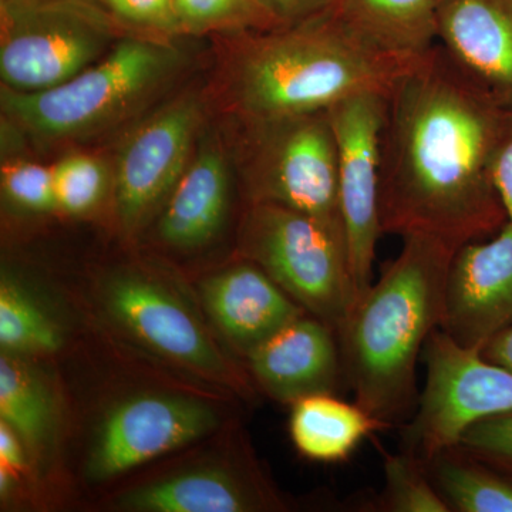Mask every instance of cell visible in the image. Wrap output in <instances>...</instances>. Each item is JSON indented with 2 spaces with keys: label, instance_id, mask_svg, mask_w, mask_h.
Wrapping results in <instances>:
<instances>
[{
  "label": "cell",
  "instance_id": "obj_15",
  "mask_svg": "<svg viewBox=\"0 0 512 512\" xmlns=\"http://www.w3.org/2000/svg\"><path fill=\"white\" fill-rule=\"evenodd\" d=\"M256 383L282 403L312 394H332L343 373L336 330L303 315L248 353Z\"/></svg>",
  "mask_w": 512,
  "mask_h": 512
},
{
  "label": "cell",
  "instance_id": "obj_30",
  "mask_svg": "<svg viewBox=\"0 0 512 512\" xmlns=\"http://www.w3.org/2000/svg\"><path fill=\"white\" fill-rule=\"evenodd\" d=\"M493 181L507 221L512 224V114L505 119L493 158Z\"/></svg>",
  "mask_w": 512,
  "mask_h": 512
},
{
  "label": "cell",
  "instance_id": "obj_16",
  "mask_svg": "<svg viewBox=\"0 0 512 512\" xmlns=\"http://www.w3.org/2000/svg\"><path fill=\"white\" fill-rule=\"evenodd\" d=\"M201 298L212 322L247 356L306 315L288 292L251 261L208 278L201 285Z\"/></svg>",
  "mask_w": 512,
  "mask_h": 512
},
{
  "label": "cell",
  "instance_id": "obj_2",
  "mask_svg": "<svg viewBox=\"0 0 512 512\" xmlns=\"http://www.w3.org/2000/svg\"><path fill=\"white\" fill-rule=\"evenodd\" d=\"M403 239L400 254L336 332L356 403L384 427L402 426L416 410L417 360L440 326L448 268L458 249L427 235Z\"/></svg>",
  "mask_w": 512,
  "mask_h": 512
},
{
  "label": "cell",
  "instance_id": "obj_8",
  "mask_svg": "<svg viewBox=\"0 0 512 512\" xmlns=\"http://www.w3.org/2000/svg\"><path fill=\"white\" fill-rule=\"evenodd\" d=\"M252 124L258 128L252 200L291 208L343 231L338 146L328 111Z\"/></svg>",
  "mask_w": 512,
  "mask_h": 512
},
{
  "label": "cell",
  "instance_id": "obj_32",
  "mask_svg": "<svg viewBox=\"0 0 512 512\" xmlns=\"http://www.w3.org/2000/svg\"><path fill=\"white\" fill-rule=\"evenodd\" d=\"M23 441L8 424L0 421V461L2 467L9 471H19L25 467V451H23Z\"/></svg>",
  "mask_w": 512,
  "mask_h": 512
},
{
  "label": "cell",
  "instance_id": "obj_27",
  "mask_svg": "<svg viewBox=\"0 0 512 512\" xmlns=\"http://www.w3.org/2000/svg\"><path fill=\"white\" fill-rule=\"evenodd\" d=\"M2 190L5 197L20 210H56L52 167L32 161H9L2 167Z\"/></svg>",
  "mask_w": 512,
  "mask_h": 512
},
{
  "label": "cell",
  "instance_id": "obj_11",
  "mask_svg": "<svg viewBox=\"0 0 512 512\" xmlns=\"http://www.w3.org/2000/svg\"><path fill=\"white\" fill-rule=\"evenodd\" d=\"M103 302L121 328L158 355L215 382L242 386L197 318L154 279L114 275L104 285Z\"/></svg>",
  "mask_w": 512,
  "mask_h": 512
},
{
  "label": "cell",
  "instance_id": "obj_28",
  "mask_svg": "<svg viewBox=\"0 0 512 512\" xmlns=\"http://www.w3.org/2000/svg\"><path fill=\"white\" fill-rule=\"evenodd\" d=\"M457 447L490 466L512 474V412L473 424Z\"/></svg>",
  "mask_w": 512,
  "mask_h": 512
},
{
  "label": "cell",
  "instance_id": "obj_12",
  "mask_svg": "<svg viewBox=\"0 0 512 512\" xmlns=\"http://www.w3.org/2000/svg\"><path fill=\"white\" fill-rule=\"evenodd\" d=\"M200 124V104L175 101L134 131L121 150L114 200L121 224L133 231L170 197L188 165Z\"/></svg>",
  "mask_w": 512,
  "mask_h": 512
},
{
  "label": "cell",
  "instance_id": "obj_26",
  "mask_svg": "<svg viewBox=\"0 0 512 512\" xmlns=\"http://www.w3.org/2000/svg\"><path fill=\"white\" fill-rule=\"evenodd\" d=\"M174 6L181 30L269 22L259 0H174Z\"/></svg>",
  "mask_w": 512,
  "mask_h": 512
},
{
  "label": "cell",
  "instance_id": "obj_23",
  "mask_svg": "<svg viewBox=\"0 0 512 512\" xmlns=\"http://www.w3.org/2000/svg\"><path fill=\"white\" fill-rule=\"evenodd\" d=\"M0 345L10 355H47L62 346V333L39 302L9 276L0 284Z\"/></svg>",
  "mask_w": 512,
  "mask_h": 512
},
{
  "label": "cell",
  "instance_id": "obj_4",
  "mask_svg": "<svg viewBox=\"0 0 512 512\" xmlns=\"http://www.w3.org/2000/svg\"><path fill=\"white\" fill-rule=\"evenodd\" d=\"M178 63L173 47L126 39L59 86L39 92L2 90L6 116L29 133L76 137L119 119L163 82Z\"/></svg>",
  "mask_w": 512,
  "mask_h": 512
},
{
  "label": "cell",
  "instance_id": "obj_1",
  "mask_svg": "<svg viewBox=\"0 0 512 512\" xmlns=\"http://www.w3.org/2000/svg\"><path fill=\"white\" fill-rule=\"evenodd\" d=\"M508 114L440 47L414 60L386 94L380 160L383 234L427 235L460 248L503 227L493 158Z\"/></svg>",
  "mask_w": 512,
  "mask_h": 512
},
{
  "label": "cell",
  "instance_id": "obj_33",
  "mask_svg": "<svg viewBox=\"0 0 512 512\" xmlns=\"http://www.w3.org/2000/svg\"><path fill=\"white\" fill-rule=\"evenodd\" d=\"M481 353L485 359L512 372V325L494 336Z\"/></svg>",
  "mask_w": 512,
  "mask_h": 512
},
{
  "label": "cell",
  "instance_id": "obj_29",
  "mask_svg": "<svg viewBox=\"0 0 512 512\" xmlns=\"http://www.w3.org/2000/svg\"><path fill=\"white\" fill-rule=\"evenodd\" d=\"M114 18L140 28L177 32L181 30L174 0H96Z\"/></svg>",
  "mask_w": 512,
  "mask_h": 512
},
{
  "label": "cell",
  "instance_id": "obj_25",
  "mask_svg": "<svg viewBox=\"0 0 512 512\" xmlns=\"http://www.w3.org/2000/svg\"><path fill=\"white\" fill-rule=\"evenodd\" d=\"M57 210L70 215L92 211L107 188V170L100 160L84 154L62 158L52 167Z\"/></svg>",
  "mask_w": 512,
  "mask_h": 512
},
{
  "label": "cell",
  "instance_id": "obj_14",
  "mask_svg": "<svg viewBox=\"0 0 512 512\" xmlns=\"http://www.w3.org/2000/svg\"><path fill=\"white\" fill-rule=\"evenodd\" d=\"M437 39L454 69L512 114V0H441Z\"/></svg>",
  "mask_w": 512,
  "mask_h": 512
},
{
  "label": "cell",
  "instance_id": "obj_22",
  "mask_svg": "<svg viewBox=\"0 0 512 512\" xmlns=\"http://www.w3.org/2000/svg\"><path fill=\"white\" fill-rule=\"evenodd\" d=\"M0 419L33 451L45 448L55 436L56 406L49 386L10 353L0 360Z\"/></svg>",
  "mask_w": 512,
  "mask_h": 512
},
{
  "label": "cell",
  "instance_id": "obj_10",
  "mask_svg": "<svg viewBox=\"0 0 512 512\" xmlns=\"http://www.w3.org/2000/svg\"><path fill=\"white\" fill-rule=\"evenodd\" d=\"M217 413L192 397L137 394L101 421L89 458V476L110 480L147 461L187 446L215 429Z\"/></svg>",
  "mask_w": 512,
  "mask_h": 512
},
{
  "label": "cell",
  "instance_id": "obj_18",
  "mask_svg": "<svg viewBox=\"0 0 512 512\" xmlns=\"http://www.w3.org/2000/svg\"><path fill=\"white\" fill-rule=\"evenodd\" d=\"M119 505L143 512H245L271 510L279 503L259 483L220 468H197L128 491Z\"/></svg>",
  "mask_w": 512,
  "mask_h": 512
},
{
  "label": "cell",
  "instance_id": "obj_3",
  "mask_svg": "<svg viewBox=\"0 0 512 512\" xmlns=\"http://www.w3.org/2000/svg\"><path fill=\"white\" fill-rule=\"evenodd\" d=\"M413 62L367 45L330 9L249 40L235 99L252 123L323 113L359 94L389 92Z\"/></svg>",
  "mask_w": 512,
  "mask_h": 512
},
{
  "label": "cell",
  "instance_id": "obj_31",
  "mask_svg": "<svg viewBox=\"0 0 512 512\" xmlns=\"http://www.w3.org/2000/svg\"><path fill=\"white\" fill-rule=\"evenodd\" d=\"M338 0H259L271 23L293 25L328 12Z\"/></svg>",
  "mask_w": 512,
  "mask_h": 512
},
{
  "label": "cell",
  "instance_id": "obj_17",
  "mask_svg": "<svg viewBox=\"0 0 512 512\" xmlns=\"http://www.w3.org/2000/svg\"><path fill=\"white\" fill-rule=\"evenodd\" d=\"M158 222L165 244L178 249L204 247L220 232L228 212V165L220 151L202 148L167 198Z\"/></svg>",
  "mask_w": 512,
  "mask_h": 512
},
{
  "label": "cell",
  "instance_id": "obj_13",
  "mask_svg": "<svg viewBox=\"0 0 512 512\" xmlns=\"http://www.w3.org/2000/svg\"><path fill=\"white\" fill-rule=\"evenodd\" d=\"M512 325V224L491 241L457 249L444 286L439 329L461 348L481 350Z\"/></svg>",
  "mask_w": 512,
  "mask_h": 512
},
{
  "label": "cell",
  "instance_id": "obj_24",
  "mask_svg": "<svg viewBox=\"0 0 512 512\" xmlns=\"http://www.w3.org/2000/svg\"><path fill=\"white\" fill-rule=\"evenodd\" d=\"M372 505L380 512H451L427 467L404 451L384 453V488Z\"/></svg>",
  "mask_w": 512,
  "mask_h": 512
},
{
  "label": "cell",
  "instance_id": "obj_5",
  "mask_svg": "<svg viewBox=\"0 0 512 512\" xmlns=\"http://www.w3.org/2000/svg\"><path fill=\"white\" fill-rule=\"evenodd\" d=\"M241 249L306 312L338 332L353 303L345 232L291 208L254 202Z\"/></svg>",
  "mask_w": 512,
  "mask_h": 512
},
{
  "label": "cell",
  "instance_id": "obj_7",
  "mask_svg": "<svg viewBox=\"0 0 512 512\" xmlns=\"http://www.w3.org/2000/svg\"><path fill=\"white\" fill-rule=\"evenodd\" d=\"M426 383L416 410L402 426V451L424 466L458 446L478 421L512 412V372L461 348L439 328L421 353Z\"/></svg>",
  "mask_w": 512,
  "mask_h": 512
},
{
  "label": "cell",
  "instance_id": "obj_6",
  "mask_svg": "<svg viewBox=\"0 0 512 512\" xmlns=\"http://www.w3.org/2000/svg\"><path fill=\"white\" fill-rule=\"evenodd\" d=\"M0 74L16 92L59 86L106 56L114 16L96 0H0Z\"/></svg>",
  "mask_w": 512,
  "mask_h": 512
},
{
  "label": "cell",
  "instance_id": "obj_9",
  "mask_svg": "<svg viewBox=\"0 0 512 512\" xmlns=\"http://www.w3.org/2000/svg\"><path fill=\"white\" fill-rule=\"evenodd\" d=\"M386 94H359L328 111L338 146L339 210L355 302L373 284L383 234L379 191Z\"/></svg>",
  "mask_w": 512,
  "mask_h": 512
},
{
  "label": "cell",
  "instance_id": "obj_19",
  "mask_svg": "<svg viewBox=\"0 0 512 512\" xmlns=\"http://www.w3.org/2000/svg\"><path fill=\"white\" fill-rule=\"evenodd\" d=\"M441 0H338L332 10L367 45L400 60L427 55Z\"/></svg>",
  "mask_w": 512,
  "mask_h": 512
},
{
  "label": "cell",
  "instance_id": "obj_20",
  "mask_svg": "<svg viewBox=\"0 0 512 512\" xmlns=\"http://www.w3.org/2000/svg\"><path fill=\"white\" fill-rule=\"evenodd\" d=\"M386 429L359 404L332 394H312L292 404L291 436L303 456L322 463H339L376 430Z\"/></svg>",
  "mask_w": 512,
  "mask_h": 512
},
{
  "label": "cell",
  "instance_id": "obj_21",
  "mask_svg": "<svg viewBox=\"0 0 512 512\" xmlns=\"http://www.w3.org/2000/svg\"><path fill=\"white\" fill-rule=\"evenodd\" d=\"M427 473L453 512H512V474L471 456L463 448L441 451Z\"/></svg>",
  "mask_w": 512,
  "mask_h": 512
}]
</instances>
